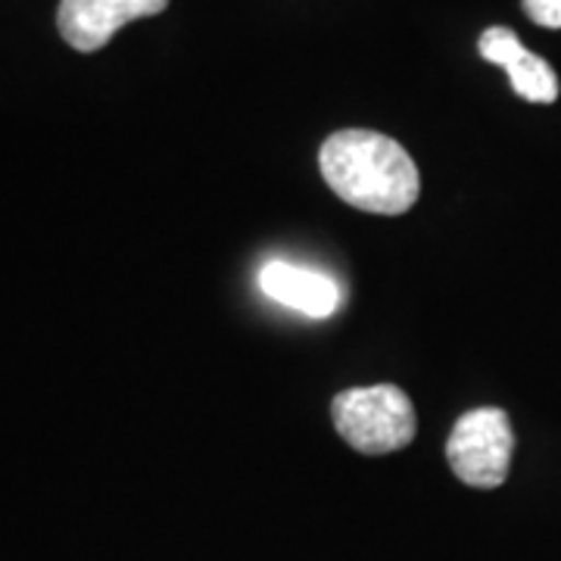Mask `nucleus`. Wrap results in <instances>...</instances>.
I'll list each match as a JSON object with an SVG mask.
<instances>
[{
    "label": "nucleus",
    "mask_w": 561,
    "mask_h": 561,
    "mask_svg": "<svg viewBox=\"0 0 561 561\" xmlns=\"http://www.w3.org/2000/svg\"><path fill=\"white\" fill-rule=\"evenodd\" d=\"M478 50L486 62H496L508 72L512 91L530 103H556L559 101V76L549 62L530 54L518 35L505 25L486 28L478 41Z\"/></svg>",
    "instance_id": "obj_5"
},
{
    "label": "nucleus",
    "mask_w": 561,
    "mask_h": 561,
    "mask_svg": "<svg viewBox=\"0 0 561 561\" xmlns=\"http://www.w3.org/2000/svg\"><path fill=\"white\" fill-rule=\"evenodd\" d=\"M512 453H515L512 421L493 405L465 412L446 443V459L456 478L478 490H493L505 483Z\"/></svg>",
    "instance_id": "obj_3"
},
{
    "label": "nucleus",
    "mask_w": 561,
    "mask_h": 561,
    "mask_svg": "<svg viewBox=\"0 0 561 561\" xmlns=\"http://www.w3.org/2000/svg\"><path fill=\"white\" fill-rule=\"evenodd\" d=\"M169 0H60L57 28L69 47L81 54H94L128 22L157 16Z\"/></svg>",
    "instance_id": "obj_4"
},
{
    "label": "nucleus",
    "mask_w": 561,
    "mask_h": 561,
    "mask_svg": "<svg viewBox=\"0 0 561 561\" xmlns=\"http://www.w3.org/2000/svg\"><path fill=\"white\" fill-rule=\"evenodd\" d=\"M524 13L542 28H561V0H524Z\"/></svg>",
    "instance_id": "obj_7"
},
{
    "label": "nucleus",
    "mask_w": 561,
    "mask_h": 561,
    "mask_svg": "<svg viewBox=\"0 0 561 561\" xmlns=\"http://www.w3.org/2000/svg\"><path fill=\"white\" fill-rule=\"evenodd\" d=\"M321 175L343 203L400 216L419 201L421 179L402 144L368 128H343L321 144Z\"/></svg>",
    "instance_id": "obj_1"
},
{
    "label": "nucleus",
    "mask_w": 561,
    "mask_h": 561,
    "mask_svg": "<svg viewBox=\"0 0 561 561\" xmlns=\"http://www.w3.org/2000/svg\"><path fill=\"white\" fill-rule=\"evenodd\" d=\"M260 290L268 300L302 312L309 319H328L341 306V287L334 284V278L284 260H268L262 265Z\"/></svg>",
    "instance_id": "obj_6"
},
{
    "label": "nucleus",
    "mask_w": 561,
    "mask_h": 561,
    "mask_svg": "<svg viewBox=\"0 0 561 561\" xmlns=\"http://www.w3.org/2000/svg\"><path fill=\"white\" fill-rule=\"evenodd\" d=\"M334 427L343 440L365 456H387L415 440V409L412 400L393 383L353 387L331 402Z\"/></svg>",
    "instance_id": "obj_2"
}]
</instances>
